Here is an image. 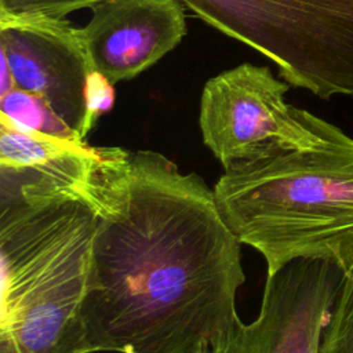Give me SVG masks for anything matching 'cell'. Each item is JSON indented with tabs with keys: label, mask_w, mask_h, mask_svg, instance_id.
I'll return each mask as SVG.
<instances>
[{
	"label": "cell",
	"mask_w": 353,
	"mask_h": 353,
	"mask_svg": "<svg viewBox=\"0 0 353 353\" xmlns=\"http://www.w3.org/2000/svg\"><path fill=\"white\" fill-rule=\"evenodd\" d=\"M95 208L84 353H201L233 332L241 243L200 175L121 149Z\"/></svg>",
	"instance_id": "obj_1"
},
{
	"label": "cell",
	"mask_w": 353,
	"mask_h": 353,
	"mask_svg": "<svg viewBox=\"0 0 353 353\" xmlns=\"http://www.w3.org/2000/svg\"><path fill=\"white\" fill-rule=\"evenodd\" d=\"M91 196L0 176V353H84Z\"/></svg>",
	"instance_id": "obj_2"
},
{
	"label": "cell",
	"mask_w": 353,
	"mask_h": 353,
	"mask_svg": "<svg viewBox=\"0 0 353 353\" xmlns=\"http://www.w3.org/2000/svg\"><path fill=\"white\" fill-rule=\"evenodd\" d=\"M222 216L272 276L323 259L353 277V138L328 123L321 142L225 170L214 186Z\"/></svg>",
	"instance_id": "obj_3"
},
{
	"label": "cell",
	"mask_w": 353,
	"mask_h": 353,
	"mask_svg": "<svg viewBox=\"0 0 353 353\" xmlns=\"http://www.w3.org/2000/svg\"><path fill=\"white\" fill-rule=\"evenodd\" d=\"M261 55L296 88L353 97V0H178Z\"/></svg>",
	"instance_id": "obj_4"
},
{
	"label": "cell",
	"mask_w": 353,
	"mask_h": 353,
	"mask_svg": "<svg viewBox=\"0 0 353 353\" xmlns=\"http://www.w3.org/2000/svg\"><path fill=\"white\" fill-rule=\"evenodd\" d=\"M288 88L269 66L250 62L207 80L199 124L223 170L321 142L328 121L288 103Z\"/></svg>",
	"instance_id": "obj_5"
},
{
	"label": "cell",
	"mask_w": 353,
	"mask_h": 353,
	"mask_svg": "<svg viewBox=\"0 0 353 353\" xmlns=\"http://www.w3.org/2000/svg\"><path fill=\"white\" fill-rule=\"evenodd\" d=\"M342 277L330 261L285 265L266 276L258 317L201 353H319Z\"/></svg>",
	"instance_id": "obj_6"
},
{
	"label": "cell",
	"mask_w": 353,
	"mask_h": 353,
	"mask_svg": "<svg viewBox=\"0 0 353 353\" xmlns=\"http://www.w3.org/2000/svg\"><path fill=\"white\" fill-rule=\"evenodd\" d=\"M0 51L17 90L46 101L83 141L94 70L80 28L68 19L0 17Z\"/></svg>",
	"instance_id": "obj_7"
},
{
	"label": "cell",
	"mask_w": 353,
	"mask_h": 353,
	"mask_svg": "<svg viewBox=\"0 0 353 353\" xmlns=\"http://www.w3.org/2000/svg\"><path fill=\"white\" fill-rule=\"evenodd\" d=\"M80 28L95 72L112 85L135 79L186 36L178 0H103Z\"/></svg>",
	"instance_id": "obj_8"
},
{
	"label": "cell",
	"mask_w": 353,
	"mask_h": 353,
	"mask_svg": "<svg viewBox=\"0 0 353 353\" xmlns=\"http://www.w3.org/2000/svg\"><path fill=\"white\" fill-rule=\"evenodd\" d=\"M119 150L29 130L0 113L1 176L40 181L95 197Z\"/></svg>",
	"instance_id": "obj_9"
},
{
	"label": "cell",
	"mask_w": 353,
	"mask_h": 353,
	"mask_svg": "<svg viewBox=\"0 0 353 353\" xmlns=\"http://www.w3.org/2000/svg\"><path fill=\"white\" fill-rule=\"evenodd\" d=\"M0 113L25 128L65 139L83 141L52 112L46 101L29 92L15 88L1 95Z\"/></svg>",
	"instance_id": "obj_10"
},
{
	"label": "cell",
	"mask_w": 353,
	"mask_h": 353,
	"mask_svg": "<svg viewBox=\"0 0 353 353\" xmlns=\"http://www.w3.org/2000/svg\"><path fill=\"white\" fill-rule=\"evenodd\" d=\"M319 353H353V277H342Z\"/></svg>",
	"instance_id": "obj_11"
},
{
	"label": "cell",
	"mask_w": 353,
	"mask_h": 353,
	"mask_svg": "<svg viewBox=\"0 0 353 353\" xmlns=\"http://www.w3.org/2000/svg\"><path fill=\"white\" fill-rule=\"evenodd\" d=\"M103 0H0V17L66 19L74 11L92 8Z\"/></svg>",
	"instance_id": "obj_12"
},
{
	"label": "cell",
	"mask_w": 353,
	"mask_h": 353,
	"mask_svg": "<svg viewBox=\"0 0 353 353\" xmlns=\"http://www.w3.org/2000/svg\"><path fill=\"white\" fill-rule=\"evenodd\" d=\"M87 114L84 123V137L90 134L99 116L113 106V85L98 72H92L87 84Z\"/></svg>",
	"instance_id": "obj_13"
}]
</instances>
